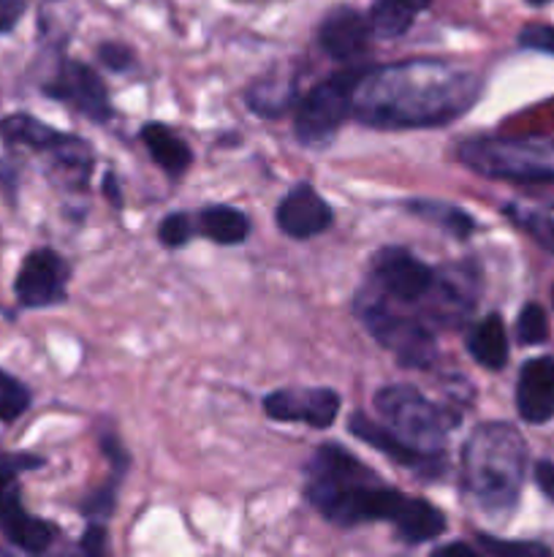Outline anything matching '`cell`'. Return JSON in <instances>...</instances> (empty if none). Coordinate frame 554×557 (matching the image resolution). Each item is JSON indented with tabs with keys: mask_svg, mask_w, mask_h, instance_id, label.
I'll return each instance as SVG.
<instances>
[{
	"mask_svg": "<svg viewBox=\"0 0 554 557\" xmlns=\"http://www.w3.org/2000/svg\"><path fill=\"white\" fill-rule=\"evenodd\" d=\"M481 79L445 60L362 69L353 90L351 117L373 128H432L476 107Z\"/></svg>",
	"mask_w": 554,
	"mask_h": 557,
	"instance_id": "1",
	"label": "cell"
},
{
	"mask_svg": "<svg viewBox=\"0 0 554 557\" xmlns=\"http://www.w3.org/2000/svg\"><path fill=\"white\" fill-rule=\"evenodd\" d=\"M304 498L324 520L340 528L391 522L402 506L400 490L337 444L315 449L304 466Z\"/></svg>",
	"mask_w": 554,
	"mask_h": 557,
	"instance_id": "2",
	"label": "cell"
},
{
	"mask_svg": "<svg viewBox=\"0 0 554 557\" xmlns=\"http://www.w3.org/2000/svg\"><path fill=\"white\" fill-rule=\"evenodd\" d=\"M527 444L516 428L487 422L473 430L462 449V490L487 517H508L519 500Z\"/></svg>",
	"mask_w": 554,
	"mask_h": 557,
	"instance_id": "3",
	"label": "cell"
},
{
	"mask_svg": "<svg viewBox=\"0 0 554 557\" xmlns=\"http://www.w3.org/2000/svg\"><path fill=\"white\" fill-rule=\"evenodd\" d=\"M456 161L489 180L516 185L554 183V139L543 136H478L456 147Z\"/></svg>",
	"mask_w": 554,
	"mask_h": 557,
	"instance_id": "4",
	"label": "cell"
},
{
	"mask_svg": "<svg viewBox=\"0 0 554 557\" xmlns=\"http://www.w3.org/2000/svg\"><path fill=\"white\" fill-rule=\"evenodd\" d=\"M375 411L383 419L386 428L405 441L418 455L435 462H443L449 428H454L456 417L429 403L418 389L407 384H391L375 395Z\"/></svg>",
	"mask_w": 554,
	"mask_h": 557,
	"instance_id": "5",
	"label": "cell"
},
{
	"mask_svg": "<svg viewBox=\"0 0 554 557\" xmlns=\"http://www.w3.org/2000/svg\"><path fill=\"white\" fill-rule=\"evenodd\" d=\"M0 139L9 147L47 156L63 183H85L92 169V152L85 139L49 128L30 114H9L0 120Z\"/></svg>",
	"mask_w": 554,
	"mask_h": 557,
	"instance_id": "6",
	"label": "cell"
},
{
	"mask_svg": "<svg viewBox=\"0 0 554 557\" xmlns=\"http://www.w3.org/2000/svg\"><path fill=\"white\" fill-rule=\"evenodd\" d=\"M358 319L367 326L369 335L389 348L396 362L405 368L424 370L438 357V346L429 332V324L421 319H407V315L394 313L383 299H358Z\"/></svg>",
	"mask_w": 554,
	"mask_h": 557,
	"instance_id": "7",
	"label": "cell"
},
{
	"mask_svg": "<svg viewBox=\"0 0 554 557\" xmlns=\"http://www.w3.org/2000/svg\"><path fill=\"white\" fill-rule=\"evenodd\" d=\"M358 76H362V69L342 71V74L318 82L307 96L299 98L293 134L302 145L318 147L331 141L337 128L351 117Z\"/></svg>",
	"mask_w": 554,
	"mask_h": 557,
	"instance_id": "8",
	"label": "cell"
},
{
	"mask_svg": "<svg viewBox=\"0 0 554 557\" xmlns=\"http://www.w3.org/2000/svg\"><path fill=\"white\" fill-rule=\"evenodd\" d=\"M43 92L54 101L74 107L76 112L90 117L92 123H106L112 117V101H109L106 85L90 65L76 63V60H63L52 74V79L43 85Z\"/></svg>",
	"mask_w": 554,
	"mask_h": 557,
	"instance_id": "9",
	"label": "cell"
},
{
	"mask_svg": "<svg viewBox=\"0 0 554 557\" xmlns=\"http://www.w3.org/2000/svg\"><path fill=\"white\" fill-rule=\"evenodd\" d=\"M373 277L380 294L394 302H424L435 283V270L405 248H383L373 259Z\"/></svg>",
	"mask_w": 554,
	"mask_h": 557,
	"instance_id": "10",
	"label": "cell"
},
{
	"mask_svg": "<svg viewBox=\"0 0 554 557\" xmlns=\"http://www.w3.org/2000/svg\"><path fill=\"white\" fill-rule=\"evenodd\" d=\"M68 264L52 248H38L25 256L14 281L16 302L22 308H49L65 299Z\"/></svg>",
	"mask_w": 554,
	"mask_h": 557,
	"instance_id": "11",
	"label": "cell"
},
{
	"mask_svg": "<svg viewBox=\"0 0 554 557\" xmlns=\"http://www.w3.org/2000/svg\"><path fill=\"white\" fill-rule=\"evenodd\" d=\"M340 395L335 389H280L264 400L266 417L275 422H302L315 430L329 428L340 413Z\"/></svg>",
	"mask_w": 554,
	"mask_h": 557,
	"instance_id": "12",
	"label": "cell"
},
{
	"mask_svg": "<svg viewBox=\"0 0 554 557\" xmlns=\"http://www.w3.org/2000/svg\"><path fill=\"white\" fill-rule=\"evenodd\" d=\"M275 223L286 237L310 239L324 234L335 223V212L324 196L315 194L313 185L299 183L277 205Z\"/></svg>",
	"mask_w": 554,
	"mask_h": 557,
	"instance_id": "13",
	"label": "cell"
},
{
	"mask_svg": "<svg viewBox=\"0 0 554 557\" xmlns=\"http://www.w3.org/2000/svg\"><path fill=\"white\" fill-rule=\"evenodd\" d=\"M369 36L373 30H369L367 16L351 5H337L318 25L320 49L335 60L362 58L369 47Z\"/></svg>",
	"mask_w": 554,
	"mask_h": 557,
	"instance_id": "14",
	"label": "cell"
},
{
	"mask_svg": "<svg viewBox=\"0 0 554 557\" xmlns=\"http://www.w3.org/2000/svg\"><path fill=\"white\" fill-rule=\"evenodd\" d=\"M516 408L530 424H543L554 417V357H536L521 364Z\"/></svg>",
	"mask_w": 554,
	"mask_h": 557,
	"instance_id": "15",
	"label": "cell"
},
{
	"mask_svg": "<svg viewBox=\"0 0 554 557\" xmlns=\"http://www.w3.org/2000/svg\"><path fill=\"white\" fill-rule=\"evenodd\" d=\"M0 533L27 555L47 553L54 542V528L27 515L14 487L0 495Z\"/></svg>",
	"mask_w": 554,
	"mask_h": 557,
	"instance_id": "16",
	"label": "cell"
},
{
	"mask_svg": "<svg viewBox=\"0 0 554 557\" xmlns=\"http://www.w3.org/2000/svg\"><path fill=\"white\" fill-rule=\"evenodd\" d=\"M348 430H351V433L356 435L358 441H364V444H369V446H373V449H378L380 455L391 457V460H394V462L413 468V471L435 473L432 468L443 466V462H435V460H429V457L418 455V451L411 449V446H407L405 441L396 438V435L391 433V430L386 428L383 422H380V424L373 422V419L364 417L362 411L351 413V419H348Z\"/></svg>",
	"mask_w": 554,
	"mask_h": 557,
	"instance_id": "17",
	"label": "cell"
},
{
	"mask_svg": "<svg viewBox=\"0 0 554 557\" xmlns=\"http://www.w3.org/2000/svg\"><path fill=\"white\" fill-rule=\"evenodd\" d=\"M391 525H394L400 542L416 547V544H427L435 542L438 536H443L445 517L443 511H440L438 506L429 504V500L405 498L402 500L400 511L394 515V520H391Z\"/></svg>",
	"mask_w": 554,
	"mask_h": 557,
	"instance_id": "18",
	"label": "cell"
},
{
	"mask_svg": "<svg viewBox=\"0 0 554 557\" xmlns=\"http://www.w3.org/2000/svg\"><path fill=\"white\" fill-rule=\"evenodd\" d=\"M467 354L487 370H503L508 362V335L498 313L478 321L467 335Z\"/></svg>",
	"mask_w": 554,
	"mask_h": 557,
	"instance_id": "19",
	"label": "cell"
},
{
	"mask_svg": "<svg viewBox=\"0 0 554 557\" xmlns=\"http://www.w3.org/2000/svg\"><path fill=\"white\" fill-rule=\"evenodd\" d=\"M141 141H144L147 152H150L152 161H155L163 172H168L172 177H179V174L188 172L190 161H193V152H190V147L185 145L168 125L147 123L144 128H141Z\"/></svg>",
	"mask_w": 554,
	"mask_h": 557,
	"instance_id": "20",
	"label": "cell"
},
{
	"mask_svg": "<svg viewBox=\"0 0 554 557\" xmlns=\"http://www.w3.org/2000/svg\"><path fill=\"white\" fill-rule=\"evenodd\" d=\"M199 232L217 245H239L250 237V218L237 207H204L199 212Z\"/></svg>",
	"mask_w": 554,
	"mask_h": 557,
	"instance_id": "21",
	"label": "cell"
},
{
	"mask_svg": "<svg viewBox=\"0 0 554 557\" xmlns=\"http://www.w3.org/2000/svg\"><path fill=\"white\" fill-rule=\"evenodd\" d=\"M297 85L293 79H259L248 90L250 112L261 117H280L297 103Z\"/></svg>",
	"mask_w": 554,
	"mask_h": 557,
	"instance_id": "22",
	"label": "cell"
},
{
	"mask_svg": "<svg viewBox=\"0 0 554 557\" xmlns=\"http://www.w3.org/2000/svg\"><path fill=\"white\" fill-rule=\"evenodd\" d=\"M405 207L411 215L424 218V221L445 228V232L454 234V237H459V239H467L473 234V228H476V221H473L465 210H459V207H454V205H445V201L413 199V201H407Z\"/></svg>",
	"mask_w": 554,
	"mask_h": 557,
	"instance_id": "23",
	"label": "cell"
},
{
	"mask_svg": "<svg viewBox=\"0 0 554 557\" xmlns=\"http://www.w3.org/2000/svg\"><path fill=\"white\" fill-rule=\"evenodd\" d=\"M418 11L405 0H375L369 9L367 22L373 36L380 38H400L413 27Z\"/></svg>",
	"mask_w": 554,
	"mask_h": 557,
	"instance_id": "24",
	"label": "cell"
},
{
	"mask_svg": "<svg viewBox=\"0 0 554 557\" xmlns=\"http://www.w3.org/2000/svg\"><path fill=\"white\" fill-rule=\"evenodd\" d=\"M505 215L525 228L541 248L554 253V205L549 207H525V205H508Z\"/></svg>",
	"mask_w": 554,
	"mask_h": 557,
	"instance_id": "25",
	"label": "cell"
},
{
	"mask_svg": "<svg viewBox=\"0 0 554 557\" xmlns=\"http://www.w3.org/2000/svg\"><path fill=\"white\" fill-rule=\"evenodd\" d=\"M30 408V392L14 375L0 370V422H16Z\"/></svg>",
	"mask_w": 554,
	"mask_h": 557,
	"instance_id": "26",
	"label": "cell"
},
{
	"mask_svg": "<svg viewBox=\"0 0 554 557\" xmlns=\"http://www.w3.org/2000/svg\"><path fill=\"white\" fill-rule=\"evenodd\" d=\"M549 337V319L546 310L541 305L530 302L521 308L519 319H516V341L521 346H541Z\"/></svg>",
	"mask_w": 554,
	"mask_h": 557,
	"instance_id": "27",
	"label": "cell"
},
{
	"mask_svg": "<svg viewBox=\"0 0 554 557\" xmlns=\"http://www.w3.org/2000/svg\"><path fill=\"white\" fill-rule=\"evenodd\" d=\"M190 237H193V223H190L188 212H172L158 226V239L168 250L182 248V245H188Z\"/></svg>",
	"mask_w": 554,
	"mask_h": 557,
	"instance_id": "28",
	"label": "cell"
},
{
	"mask_svg": "<svg viewBox=\"0 0 554 557\" xmlns=\"http://www.w3.org/2000/svg\"><path fill=\"white\" fill-rule=\"evenodd\" d=\"M519 44L525 49L554 54V25H527L519 33Z\"/></svg>",
	"mask_w": 554,
	"mask_h": 557,
	"instance_id": "29",
	"label": "cell"
},
{
	"mask_svg": "<svg viewBox=\"0 0 554 557\" xmlns=\"http://www.w3.org/2000/svg\"><path fill=\"white\" fill-rule=\"evenodd\" d=\"M36 466H41V460H36V457H25V455L0 457V495H3L5 490L14 487L16 476H20L25 468H36Z\"/></svg>",
	"mask_w": 554,
	"mask_h": 557,
	"instance_id": "30",
	"label": "cell"
},
{
	"mask_svg": "<svg viewBox=\"0 0 554 557\" xmlns=\"http://www.w3.org/2000/svg\"><path fill=\"white\" fill-rule=\"evenodd\" d=\"M483 547V553L489 555H552L541 544H514V542H492V539L481 536L478 539Z\"/></svg>",
	"mask_w": 554,
	"mask_h": 557,
	"instance_id": "31",
	"label": "cell"
},
{
	"mask_svg": "<svg viewBox=\"0 0 554 557\" xmlns=\"http://www.w3.org/2000/svg\"><path fill=\"white\" fill-rule=\"evenodd\" d=\"M98 60L112 71H128L134 65V52L125 44H101Z\"/></svg>",
	"mask_w": 554,
	"mask_h": 557,
	"instance_id": "32",
	"label": "cell"
},
{
	"mask_svg": "<svg viewBox=\"0 0 554 557\" xmlns=\"http://www.w3.org/2000/svg\"><path fill=\"white\" fill-rule=\"evenodd\" d=\"M114 487H117V479H114V482L109 484V487H103V490H98V493H92L90 498L85 500V506H81V509H85V515L92 517V520H103V517L112 515V509H114Z\"/></svg>",
	"mask_w": 554,
	"mask_h": 557,
	"instance_id": "33",
	"label": "cell"
},
{
	"mask_svg": "<svg viewBox=\"0 0 554 557\" xmlns=\"http://www.w3.org/2000/svg\"><path fill=\"white\" fill-rule=\"evenodd\" d=\"M25 9L27 0H0V36L14 30L16 22L25 14Z\"/></svg>",
	"mask_w": 554,
	"mask_h": 557,
	"instance_id": "34",
	"label": "cell"
},
{
	"mask_svg": "<svg viewBox=\"0 0 554 557\" xmlns=\"http://www.w3.org/2000/svg\"><path fill=\"white\" fill-rule=\"evenodd\" d=\"M103 544H106V528L98 525V522H92V525L85 531V536H81V553L101 555Z\"/></svg>",
	"mask_w": 554,
	"mask_h": 557,
	"instance_id": "35",
	"label": "cell"
},
{
	"mask_svg": "<svg viewBox=\"0 0 554 557\" xmlns=\"http://www.w3.org/2000/svg\"><path fill=\"white\" fill-rule=\"evenodd\" d=\"M536 484L549 500H554V462L541 460L536 466Z\"/></svg>",
	"mask_w": 554,
	"mask_h": 557,
	"instance_id": "36",
	"label": "cell"
},
{
	"mask_svg": "<svg viewBox=\"0 0 554 557\" xmlns=\"http://www.w3.org/2000/svg\"><path fill=\"white\" fill-rule=\"evenodd\" d=\"M103 196H106L114 207H123V194H119V185H117V177H114V172L103 174Z\"/></svg>",
	"mask_w": 554,
	"mask_h": 557,
	"instance_id": "37",
	"label": "cell"
},
{
	"mask_svg": "<svg viewBox=\"0 0 554 557\" xmlns=\"http://www.w3.org/2000/svg\"><path fill=\"white\" fill-rule=\"evenodd\" d=\"M438 555H456V553H465V555H476V549L467 547V544H445V547L435 549Z\"/></svg>",
	"mask_w": 554,
	"mask_h": 557,
	"instance_id": "38",
	"label": "cell"
},
{
	"mask_svg": "<svg viewBox=\"0 0 554 557\" xmlns=\"http://www.w3.org/2000/svg\"><path fill=\"white\" fill-rule=\"evenodd\" d=\"M405 3H411L416 11H424L429 3H432V0H405Z\"/></svg>",
	"mask_w": 554,
	"mask_h": 557,
	"instance_id": "39",
	"label": "cell"
},
{
	"mask_svg": "<svg viewBox=\"0 0 554 557\" xmlns=\"http://www.w3.org/2000/svg\"><path fill=\"white\" fill-rule=\"evenodd\" d=\"M530 3L532 5H543V3H546V0H530Z\"/></svg>",
	"mask_w": 554,
	"mask_h": 557,
	"instance_id": "40",
	"label": "cell"
},
{
	"mask_svg": "<svg viewBox=\"0 0 554 557\" xmlns=\"http://www.w3.org/2000/svg\"><path fill=\"white\" fill-rule=\"evenodd\" d=\"M552 302H554V288H552Z\"/></svg>",
	"mask_w": 554,
	"mask_h": 557,
	"instance_id": "41",
	"label": "cell"
}]
</instances>
